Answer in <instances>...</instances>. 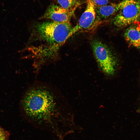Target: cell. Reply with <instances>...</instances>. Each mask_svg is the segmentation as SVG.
Wrapping results in <instances>:
<instances>
[{"label":"cell","mask_w":140,"mask_h":140,"mask_svg":"<svg viewBox=\"0 0 140 140\" xmlns=\"http://www.w3.org/2000/svg\"><path fill=\"white\" fill-rule=\"evenodd\" d=\"M73 27L70 22H44L33 26L32 39L34 45L29 48L37 62L43 65L53 58L67 39L71 37Z\"/></svg>","instance_id":"7a4b0ae2"},{"label":"cell","mask_w":140,"mask_h":140,"mask_svg":"<svg viewBox=\"0 0 140 140\" xmlns=\"http://www.w3.org/2000/svg\"><path fill=\"white\" fill-rule=\"evenodd\" d=\"M91 45L96 60L102 71L108 76L114 74L117 61L109 48L105 44L97 40H93Z\"/></svg>","instance_id":"3957f363"},{"label":"cell","mask_w":140,"mask_h":140,"mask_svg":"<svg viewBox=\"0 0 140 140\" xmlns=\"http://www.w3.org/2000/svg\"><path fill=\"white\" fill-rule=\"evenodd\" d=\"M122 2L118 3H112L101 6H95L96 17L95 26L117 13L121 8Z\"/></svg>","instance_id":"52a82bcc"},{"label":"cell","mask_w":140,"mask_h":140,"mask_svg":"<svg viewBox=\"0 0 140 140\" xmlns=\"http://www.w3.org/2000/svg\"><path fill=\"white\" fill-rule=\"evenodd\" d=\"M86 9L76 25L73 27L71 36L78 31L87 30L95 26L96 17L94 4L92 0H86Z\"/></svg>","instance_id":"5b68a950"},{"label":"cell","mask_w":140,"mask_h":140,"mask_svg":"<svg viewBox=\"0 0 140 140\" xmlns=\"http://www.w3.org/2000/svg\"><path fill=\"white\" fill-rule=\"evenodd\" d=\"M60 6L66 9H71L81 3L79 0H57Z\"/></svg>","instance_id":"9c48e42d"},{"label":"cell","mask_w":140,"mask_h":140,"mask_svg":"<svg viewBox=\"0 0 140 140\" xmlns=\"http://www.w3.org/2000/svg\"><path fill=\"white\" fill-rule=\"evenodd\" d=\"M95 6H101L106 5L109 3V0H92Z\"/></svg>","instance_id":"30bf717a"},{"label":"cell","mask_w":140,"mask_h":140,"mask_svg":"<svg viewBox=\"0 0 140 140\" xmlns=\"http://www.w3.org/2000/svg\"><path fill=\"white\" fill-rule=\"evenodd\" d=\"M5 137V133L4 131L0 127V137Z\"/></svg>","instance_id":"8fae6325"},{"label":"cell","mask_w":140,"mask_h":140,"mask_svg":"<svg viewBox=\"0 0 140 140\" xmlns=\"http://www.w3.org/2000/svg\"><path fill=\"white\" fill-rule=\"evenodd\" d=\"M0 140H5V137H0Z\"/></svg>","instance_id":"4fadbf2b"},{"label":"cell","mask_w":140,"mask_h":140,"mask_svg":"<svg viewBox=\"0 0 140 140\" xmlns=\"http://www.w3.org/2000/svg\"><path fill=\"white\" fill-rule=\"evenodd\" d=\"M21 104L25 115L33 126L50 132L59 140H64L74 129L66 100L50 84L33 83L24 94Z\"/></svg>","instance_id":"6da1fadb"},{"label":"cell","mask_w":140,"mask_h":140,"mask_svg":"<svg viewBox=\"0 0 140 140\" xmlns=\"http://www.w3.org/2000/svg\"><path fill=\"white\" fill-rule=\"evenodd\" d=\"M139 103L138 105V109L139 111H140V95H139Z\"/></svg>","instance_id":"7c38bea8"},{"label":"cell","mask_w":140,"mask_h":140,"mask_svg":"<svg viewBox=\"0 0 140 140\" xmlns=\"http://www.w3.org/2000/svg\"><path fill=\"white\" fill-rule=\"evenodd\" d=\"M81 3L69 9H66L60 6L52 4L49 6L40 18L51 19L58 22H70L75 11L80 5Z\"/></svg>","instance_id":"8992f818"},{"label":"cell","mask_w":140,"mask_h":140,"mask_svg":"<svg viewBox=\"0 0 140 140\" xmlns=\"http://www.w3.org/2000/svg\"><path fill=\"white\" fill-rule=\"evenodd\" d=\"M124 36L129 45L140 49V22L136 21L128 26Z\"/></svg>","instance_id":"ba28073f"},{"label":"cell","mask_w":140,"mask_h":140,"mask_svg":"<svg viewBox=\"0 0 140 140\" xmlns=\"http://www.w3.org/2000/svg\"><path fill=\"white\" fill-rule=\"evenodd\" d=\"M121 8L113 19L114 25L119 28L133 22H140V0H123Z\"/></svg>","instance_id":"277c9868"}]
</instances>
